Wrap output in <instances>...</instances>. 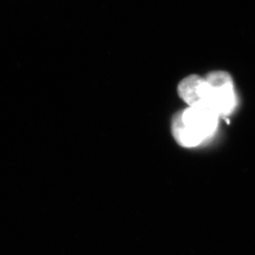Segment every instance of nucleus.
<instances>
[{
  "label": "nucleus",
  "mask_w": 255,
  "mask_h": 255,
  "mask_svg": "<svg viewBox=\"0 0 255 255\" xmlns=\"http://www.w3.org/2000/svg\"><path fill=\"white\" fill-rule=\"evenodd\" d=\"M219 116L209 109L188 107L173 117L172 132L182 147H197L217 128Z\"/></svg>",
  "instance_id": "obj_1"
},
{
  "label": "nucleus",
  "mask_w": 255,
  "mask_h": 255,
  "mask_svg": "<svg viewBox=\"0 0 255 255\" xmlns=\"http://www.w3.org/2000/svg\"><path fill=\"white\" fill-rule=\"evenodd\" d=\"M210 86L209 109L217 116H228L236 107L233 80L226 71H212L205 77Z\"/></svg>",
  "instance_id": "obj_2"
},
{
  "label": "nucleus",
  "mask_w": 255,
  "mask_h": 255,
  "mask_svg": "<svg viewBox=\"0 0 255 255\" xmlns=\"http://www.w3.org/2000/svg\"><path fill=\"white\" fill-rule=\"evenodd\" d=\"M177 91L189 107L209 109L210 86L206 78L197 75L187 76L180 82Z\"/></svg>",
  "instance_id": "obj_3"
}]
</instances>
